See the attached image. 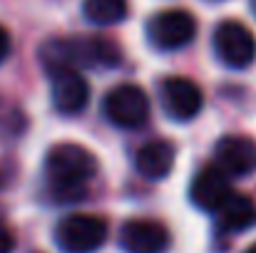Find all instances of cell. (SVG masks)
Returning a JSON list of instances; mask_svg holds the SVG:
<instances>
[{
  "instance_id": "1",
  "label": "cell",
  "mask_w": 256,
  "mask_h": 253,
  "mask_svg": "<svg viewBox=\"0 0 256 253\" xmlns=\"http://www.w3.org/2000/svg\"><path fill=\"white\" fill-rule=\"evenodd\" d=\"M120 47L100 35H80V37H55L40 47V62L50 72L58 70H78L80 67H117Z\"/></svg>"
},
{
  "instance_id": "2",
  "label": "cell",
  "mask_w": 256,
  "mask_h": 253,
  "mask_svg": "<svg viewBox=\"0 0 256 253\" xmlns=\"http://www.w3.org/2000/svg\"><path fill=\"white\" fill-rule=\"evenodd\" d=\"M42 171H45V181L58 196L80 199L85 194V186L97 174V162L85 147L62 142L45 154Z\"/></svg>"
},
{
  "instance_id": "3",
  "label": "cell",
  "mask_w": 256,
  "mask_h": 253,
  "mask_svg": "<svg viewBox=\"0 0 256 253\" xmlns=\"http://www.w3.org/2000/svg\"><path fill=\"white\" fill-rule=\"evenodd\" d=\"M110 236L107 221L92 214H70L55 226V244L62 253H94Z\"/></svg>"
},
{
  "instance_id": "4",
  "label": "cell",
  "mask_w": 256,
  "mask_h": 253,
  "mask_svg": "<svg viewBox=\"0 0 256 253\" xmlns=\"http://www.w3.org/2000/svg\"><path fill=\"white\" fill-rule=\"evenodd\" d=\"M102 114L120 129H140L150 119V97L137 84H117L104 94Z\"/></svg>"
},
{
  "instance_id": "5",
  "label": "cell",
  "mask_w": 256,
  "mask_h": 253,
  "mask_svg": "<svg viewBox=\"0 0 256 253\" xmlns=\"http://www.w3.org/2000/svg\"><path fill=\"white\" fill-rule=\"evenodd\" d=\"M214 55L222 65L232 70H246L256 60V37L254 32L239 20H224L216 25L212 37Z\"/></svg>"
},
{
  "instance_id": "6",
  "label": "cell",
  "mask_w": 256,
  "mask_h": 253,
  "mask_svg": "<svg viewBox=\"0 0 256 253\" xmlns=\"http://www.w3.org/2000/svg\"><path fill=\"white\" fill-rule=\"evenodd\" d=\"M147 37L162 52L182 50V47H186L196 37V20H194L192 12H186L182 7L162 10V12L150 17Z\"/></svg>"
},
{
  "instance_id": "7",
  "label": "cell",
  "mask_w": 256,
  "mask_h": 253,
  "mask_svg": "<svg viewBox=\"0 0 256 253\" xmlns=\"http://www.w3.org/2000/svg\"><path fill=\"white\" fill-rule=\"evenodd\" d=\"M214 167L224 171L229 179H242L256 171V142L234 134V137H222L214 147Z\"/></svg>"
},
{
  "instance_id": "8",
  "label": "cell",
  "mask_w": 256,
  "mask_h": 253,
  "mask_svg": "<svg viewBox=\"0 0 256 253\" xmlns=\"http://www.w3.org/2000/svg\"><path fill=\"white\" fill-rule=\"evenodd\" d=\"M160 99H162L167 117L176 119V122L194 119L204 107V94H202L199 84L186 77H167L160 89Z\"/></svg>"
},
{
  "instance_id": "9",
  "label": "cell",
  "mask_w": 256,
  "mask_h": 253,
  "mask_svg": "<svg viewBox=\"0 0 256 253\" xmlns=\"http://www.w3.org/2000/svg\"><path fill=\"white\" fill-rule=\"evenodd\" d=\"M170 244L167 226L154 219H132L120 229V246L127 253H164Z\"/></svg>"
},
{
  "instance_id": "10",
  "label": "cell",
  "mask_w": 256,
  "mask_h": 253,
  "mask_svg": "<svg viewBox=\"0 0 256 253\" xmlns=\"http://www.w3.org/2000/svg\"><path fill=\"white\" fill-rule=\"evenodd\" d=\"M229 196H232V181L216 167L199 169L189 186V201L204 214H216L229 201Z\"/></svg>"
},
{
  "instance_id": "11",
  "label": "cell",
  "mask_w": 256,
  "mask_h": 253,
  "mask_svg": "<svg viewBox=\"0 0 256 253\" xmlns=\"http://www.w3.org/2000/svg\"><path fill=\"white\" fill-rule=\"evenodd\" d=\"M50 97L52 107L60 114H80L90 102V84L78 70L50 72Z\"/></svg>"
},
{
  "instance_id": "12",
  "label": "cell",
  "mask_w": 256,
  "mask_h": 253,
  "mask_svg": "<svg viewBox=\"0 0 256 253\" xmlns=\"http://www.w3.org/2000/svg\"><path fill=\"white\" fill-rule=\"evenodd\" d=\"M214 216H216V221H214L216 236L219 239H229V236H236V234L256 226V204L249 196L232 194L229 201Z\"/></svg>"
},
{
  "instance_id": "13",
  "label": "cell",
  "mask_w": 256,
  "mask_h": 253,
  "mask_svg": "<svg viewBox=\"0 0 256 253\" xmlns=\"http://www.w3.org/2000/svg\"><path fill=\"white\" fill-rule=\"evenodd\" d=\"M134 167L150 181L167 179L174 167V147L164 139H152V142L142 144L134 154Z\"/></svg>"
},
{
  "instance_id": "14",
  "label": "cell",
  "mask_w": 256,
  "mask_h": 253,
  "mask_svg": "<svg viewBox=\"0 0 256 253\" xmlns=\"http://www.w3.org/2000/svg\"><path fill=\"white\" fill-rule=\"evenodd\" d=\"M130 2L127 0H82V15L92 25H117L127 17Z\"/></svg>"
},
{
  "instance_id": "15",
  "label": "cell",
  "mask_w": 256,
  "mask_h": 253,
  "mask_svg": "<svg viewBox=\"0 0 256 253\" xmlns=\"http://www.w3.org/2000/svg\"><path fill=\"white\" fill-rule=\"evenodd\" d=\"M12 251H15V236H12V231L5 224H0V253H12Z\"/></svg>"
},
{
  "instance_id": "16",
  "label": "cell",
  "mask_w": 256,
  "mask_h": 253,
  "mask_svg": "<svg viewBox=\"0 0 256 253\" xmlns=\"http://www.w3.org/2000/svg\"><path fill=\"white\" fill-rule=\"evenodd\" d=\"M10 50H12V40H10V32L0 25V65L8 60V55H10Z\"/></svg>"
},
{
  "instance_id": "17",
  "label": "cell",
  "mask_w": 256,
  "mask_h": 253,
  "mask_svg": "<svg viewBox=\"0 0 256 253\" xmlns=\"http://www.w3.org/2000/svg\"><path fill=\"white\" fill-rule=\"evenodd\" d=\"M249 5H252V12H254V17H256V0H249Z\"/></svg>"
},
{
  "instance_id": "18",
  "label": "cell",
  "mask_w": 256,
  "mask_h": 253,
  "mask_svg": "<svg viewBox=\"0 0 256 253\" xmlns=\"http://www.w3.org/2000/svg\"><path fill=\"white\" fill-rule=\"evenodd\" d=\"M244 253H256V244H252V246H249V249H246Z\"/></svg>"
},
{
  "instance_id": "19",
  "label": "cell",
  "mask_w": 256,
  "mask_h": 253,
  "mask_svg": "<svg viewBox=\"0 0 256 253\" xmlns=\"http://www.w3.org/2000/svg\"><path fill=\"white\" fill-rule=\"evenodd\" d=\"M0 186H2V174H0Z\"/></svg>"
}]
</instances>
